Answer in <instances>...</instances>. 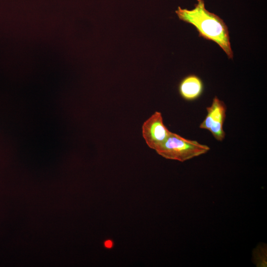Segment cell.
<instances>
[{"label": "cell", "mask_w": 267, "mask_h": 267, "mask_svg": "<svg viewBox=\"0 0 267 267\" xmlns=\"http://www.w3.org/2000/svg\"><path fill=\"white\" fill-rule=\"evenodd\" d=\"M207 114L199 128L209 131L219 141L225 136L223 125L226 117V106L224 102L215 96L210 106L206 107Z\"/></svg>", "instance_id": "3957f363"}, {"label": "cell", "mask_w": 267, "mask_h": 267, "mask_svg": "<svg viewBox=\"0 0 267 267\" xmlns=\"http://www.w3.org/2000/svg\"><path fill=\"white\" fill-rule=\"evenodd\" d=\"M171 132L164 124L161 112H155L142 124V134L148 146L156 150L166 140Z\"/></svg>", "instance_id": "277c9868"}, {"label": "cell", "mask_w": 267, "mask_h": 267, "mask_svg": "<svg viewBox=\"0 0 267 267\" xmlns=\"http://www.w3.org/2000/svg\"><path fill=\"white\" fill-rule=\"evenodd\" d=\"M180 95L185 100H194L199 98L204 90V84L200 77L190 74L184 77L178 87Z\"/></svg>", "instance_id": "5b68a950"}, {"label": "cell", "mask_w": 267, "mask_h": 267, "mask_svg": "<svg viewBox=\"0 0 267 267\" xmlns=\"http://www.w3.org/2000/svg\"><path fill=\"white\" fill-rule=\"evenodd\" d=\"M210 148L196 140L185 138L171 132L163 143L156 150L163 157L184 162L206 153Z\"/></svg>", "instance_id": "7a4b0ae2"}, {"label": "cell", "mask_w": 267, "mask_h": 267, "mask_svg": "<svg viewBox=\"0 0 267 267\" xmlns=\"http://www.w3.org/2000/svg\"><path fill=\"white\" fill-rule=\"evenodd\" d=\"M175 13L179 20L194 26L199 37L216 43L229 59H233L228 27L218 15L206 8L204 0H196L191 9L178 6Z\"/></svg>", "instance_id": "6da1fadb"}]
</instances>
